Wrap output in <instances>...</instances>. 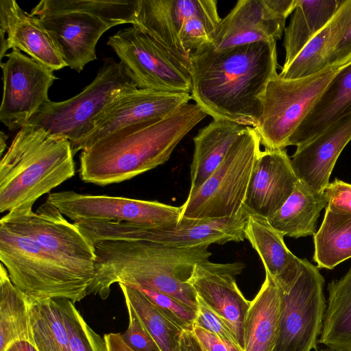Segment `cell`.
<instances>
[{"label":"cell","instance_id":"obj_44","mask_svg":"<svg viewBox=\"0 0 351 351\" xmlns=\"http://www.w3.org/2000/svg\"><path fill=\"white\" fill-rule=\"evenodd\" d=\"M5 351H38L35 347L28 341H20L12 343Z\"/></svg>","mask_w":351,"mask_h":351},{"label":"cell","instance_id":"obj_38","mask_svg":"<svg viewBox=\"0 0 351 351\" xmlns=\"http://www.w3.org/2000/svg\"><path fill=\"white\" fill-rule=\"evenodd\" d=\"M198 303L197 314L194 326L203 328L222 339L242 348L235 332L228 324L199 298H198Z\"/></svg>","mask_w":351,"mask_h":351},{"label":"cell","instance_id":"obj_46","mask_svg":"<svg viewBox=\"0 0 351 351\" xmlns=\"http://www.w3.org/2000/svg\"><path fill=\"white\" fill-rule=\"evenodd\" d=\"M320 351H339V350H333V349H331V348H329L326 347V348L323 349V350H322Z\"/></svg>","mask_w":351,"mask_h":351},{"label":"cell","instance_id":"obj_29","mask_svg":"<svg viewBox=\"0 0 351 351\" xmlns=\"http://www.w3.org/2000/svg\"><path fill=\"white\" fill-rule=\"evenodd\" d=\"M328 299L318 343L351 351V267L328 285Z\"/></svg>","mask_w":351,"mask_h":351},{"label":"cell","instance_id":"obj_40","mask_svg":"<svg viewBox=\"0 0 351 351\" xmlns=\"http://www.w3.org/2000/svg\"><path fill=\"white\" fill-rule=\"evenodd\" d=\"M324 191L328 202L326 207L351 213V184L335 179L328 183Z\"/></svg>","mask_w":351,"mask_h":351},{"label":"cell","instance_id":"obj_32","mask_svg":"<svg viewBox=\"0 0 351 351\" xmlns=\"http://www.w3.org/2000/svg\"><path fill=\"white\" fill-rule=\"evenodd\" d=\"M33 346L38 351H70L58 299L27 296Z\"/></svg>","mask_w":351,"mask_h":351},{"label":"cell","instance_id":"obj_35","mask_svg":"<svg viewBox=\"0 0 351 351\" xmlns=\"http://www.w3.org/2000/svg\"><path fill=\"white\" fill-rule=\"evenodd\" d=\"M68 332L70 351H107L102 338L86 322L74 303L58 299Z\"/></svg>","mask_w":351,"mask_h":351},{"label":"cell","instance_id":"obj_16","mask_svg":"<svg viewBox=\"0 0 351 351\" xmlns=\"http://www.w3.org/2000/svg\"><path fill=\"white\" fill-rule=\"evenodd\" d=\"M189 93L136 88L119 96L96 118L90 133L80 143L77 152L124 127L159 120L186 105Z\"/></svg>","mask_w":351,"mask_h":351},{"label":"cell","instance_id":"obj_1","mask_svg":"<svg viewBox=\"0 0 351 351\" xmlns=\"http://www.w3.org/2000/svg\"><path fill=\"white\" fill-rule=\"evenodd\" d=\"M193 100L213 119L255 128L262 112L259 97L276 77V41L222 50L206 44L190 56Z\"/></svg>","mask_w":351,"mask_h":351},{"label":"cell","instance_id":"obj_27","mask_svg":"<svg viewBox=\"0 0 351 351\" xmlns=\"http://www.w3.org/2000/svg\"><path fill=\"white\" fill-rule=\"evenodd\" d=\"M327 203L324 191H314L298 180L289 197L268 221L284 236L314 235L320 212Z\"/></svg>","mask_w":351,"mask_h":351},{"label":"cell","instance_id":"obj_22","mask_svg":"<svg viewBox=\"0 0 351 351\" xmlns=\"http://www.w3.org/2000/svg\"><path fill=\"white\" fill-rule=\"evenodd\" d=\"M350 141L351 114L298 145L291 164L298 180L314 191H324L337 158Z\"/></svg>","mask_w":351,"mask_h":351},{"label":"cell","instance_id":"obj_30","mask_svg":"<svg viewBox=\"0 0 351 351\" xmlns=\"http://www.w3.org/2000/svg\"><path fill=\"white\" fill-rule=\"evenodd\" d=\"M20 341L33 345L27 295L12 282L1 263L0 351H5L12 343Z\"/></svg>","mask_w":351,"mask_h":351},{"label":"cell","instance_id":"obj_43","mask_svg":"<svg viewBox=\"0 0 351 351\" xmlns=\"http://www.w3.org/2000/svg\"><path fill=\"white\" fill-rule=\"evenodd\" d=\"M104 339L107 351H135L124 341L120 333L105 334Z\"/></svg>","mask_w":351,"mask_h":351},{"label":"cell","instance_id":"obj_21","mask_svg":"<svg viewBox=\"0 0 351 351\" xmlns=\"http://www.w3.org/2000/svg\"><path fill=\"white\" fill-rule=\"evenodd\" d=\"M298 181L285 149L261 151L243 206L248 213L269 219L289 197Z\"/></svg>","mask_w":351,"mask_h":351},{"label":"cell","instance_id":"obj_20","mask_svg":"<svg viewBox=\"0 0 351 351\" xmlns=\"http://www.w3.org/2000/svg\"><path fill=\"white\" fill-rule=\"evenodd\" d=\"M247 215L243 208L230 217L182 220L167 228L130 230L122 234L121 240L149 241L176 247L240 242L245 239Z\"/></svg>","mask_w":351,"mask_h":351},{"label":"cell","instance_id":"obj_24","mask_svg":"<svg viewBox=\"0 0 351 351\" xmlns=\"http://www.w3.org/2000/svg\"><path fill=\"white\" fill-rule=\"evenodd\" d=\"M351 114V62L334 76L291 136L289 145L303 144Z\"/></svg>","mask_w":351,"mask_h":351},{"label":"cell","instance_id":"obj_18","mask_svg":"<svg viewBox=\"0 0 351 351\" xmlns=\"http://www.w3.org/2000/svg\"><path fill=\"white\" fill-rule=\"evenodd\" d=\"M245 268L243 262L197 263L189 280L198 298L223 318L235 332L243 350V326L250 307L235 277Z\"/></svg>","mask_w":351,"mask_h":351},{"label":"cell","instance_id":"obj_4","mask_svg":"<svg viewBox=\"0 0 351 351\" xmlns=\"http://www.w3.org/2000/svg\"><path fill=\"white\" fill-rule=\"evenodd\" d=\"M71 142L26 124L0 162V212L33 206L44 194L74 176Z\"/></svg>","mask_w":351,"mask_h":351},{"label":"cell","instance_id":"obj_31","mask_svg":"<svg viewBox=\"0 0 351 351\" xmlns=\"http://www.w3.org/2000/svg\"><path fill=\"white\" fill-rule=\"evenodd\" d=\"M313 240V260L318 268L331 269L351 258V213L326 207Z\"/></svg>","mask_w":351,"mask_h":351},{"label":"cell","instance_id":"obj_7","mask_svg":"<svg viewBox=\"0 0 351 351\" xmlns=\"http://www.w3.org/2000/svg\"><path fill=\"white\" fill-rule=\"evenodd\" d=\"M136 88L123 64L107 58L93 81L81 93L63 101H48L26 124L66 138L75 155L102 111L119 96Z\"/></svg>","mask_w":351,"mask_h":351},{"label":"cell","instance_id":"obj_41","mask_svg":"<svg viewBox=\"0 0 351 351\" xmlns=\"http://www.w3.org/2000/svg\"><path fill=\"white\" fill-rule=\"evenodd\" d=\"M193 332L206 351H243L242 348L199 326H194Z\"/></svg>","mask_w":351,"mask_h":351},{"label":"cell","instance_id":"obj_11","mask_svg":"<svg viewBox=\"0 0 351 351\" xmlns=\"http://www.w3.org/2000/svg\"><path fill=\"white\" fill-rule=\"evenodd\" d=\"M73 222L80 221L125 223L135 229L167 228L180 221L181 206L158 201L73 191L50 193L46 199Z\"/></svg>","mask_w":351,"mask_h":351},{"label":"cell","instance_id":"obj_25","mask_svg":"<svg viewBox=\"0 0 351 351\" xmlns=\"http://www.w3.org/2000/svg\"><path fill=\"white\" fill-rule=\"evenodd\" d=\"M281 293L265 271V280L250 301L243 326V351H275L281 313Z\"/></svg>","mask_w":351,"mask_h":351},{"label":"cell","instance_id":"obj_15","mask_svg":"<svg viewBox=\"0 0 351 351\" xmlns=\"http://www.w3.org/2000/svg\"><path fill=\"white\" fill-rule=\"evenodd\" d=\"M296 0H240L215 28L207 43L216 50L277 41Z\"/></svg>","mask_w":351,"mask_h":351},{"label":"cell","instance_id":"obj_3","mask_svg":"<svg viewBox=\"0 0 351 351\" xmlns=\"http://www.w3.org/2000/svg\"><path fill=\"white\" fill-rule=\"evenodd\" d=\"M208 114L187 104L166 117L124 127L80 155V179L98 186L130 180L166 162L180 141Z\"/></svg>","mask_w":351,"mask_h":351},{"label":"cell","instance_id":"obj_47","mask_svg":"<svg viewBox=\"0 0 351 351\" xmlns=\"http://www.w3.org/2000/svg\"><path fill=\"white\" fill-rule=\"evenodd\" d=\"M204 351H206V350H204Z\"/></svg>","mask_w":351,"mask_h":351},{"label":"cell","instance_id":"obj_10","mask_svg":"<svg viewBox=\"0 0 351 351\" xmlns=\"http://www.w3.org/2000/svg\"><path fill=\"white\" fill-rule=\"evenodd\" d=\"M32 206H23L8 212L1 218L0 225L34 240L67 268L91 284L95 273L94 245L73 222H69L58 208L47 200L36 212Z\"/></svg>","mask_w":351,"mask_h":351},{"label":"cell","instance_id":"obj_23","mask_svg":"<svg viewBox=\"0 0 351 351\" xmlns=\"http://www.w3.org/2000/svg\"><path fill=\"white\" fill-rule=\"evenodd\" d=\"M244 232L245 239L258 254L265 271L280 291H287L300 271L302 259L288 249L285 236L265 217L248 213Z\"/></svg>","mask_w":351,"mask_h":351},{"label":"cell","instance_id":"obj_5","mask_svg":"<svg viewBox=\"0 0 351 351\" xmlns=\"http://www.w3.org/2000/svg\"><path fill=\"white\" fill-rule=\"evenodd\" d=\"M138 0H42L32 10L48 30L66 66L81 72L96 60L110 28L134 23Z\"/></svg>","mask_w":351,"mask_h":351},{"label":"cell","instance_id":"obj_28","mask_svg":"<svg viewBox=\"0 0 351 351\" xmlns=\"http://www.w3.org/2000/svg\"><path fill=\"white\" fill-rule=\"evenodd\" d=\"M343 0H296L289 25L285 27L283 45L289 66L304 46L333 18Z\"/></svg>","mask_w":351,"mask_h":351},{"label":"cell","instance_id":"obj_26","mask_svg":"<svg viewBox=\"0 0 351 351\" xmlns=\"http://www.w3.org/2000/svg\"><path fill=\"white\" fill-rule=\"evenodd\" d=\"M245 127L228 121L213 119L199 130L193 138L189 193L200 186L217 169Z\"/></svg>","mask_w":351,"mask_h":351},{"label":"cell","instance_id":"obj_13","mask_svg":"<svg viewBox=\"0 0 351 351\" xmlns=\"http://www.w3.org/2000/svg\"><path fill=\"white\" fill-rule=\"evenodd\" d=\"M116 53L138 88L191 93L190 71L151 37L132 25L109 37Z\"/></svg>","mask_w":351,"mask_h":351},{"label":"cell","instance_id":"obj_6","mask_svg":"<svg viewBox=\"0 0 351 351\" xmlns=\"http://www.w3.org/2000/svg\"><path fill=\"white\" fill-rule=\"evenodd\" d=\"M0 261L12 282L30 298L64 299L75 303L88 295L91 285L38 243L2 225Z\"/></svg>","mask_w":351,"mask_h":351},{"label":"cell","instance_id":"obj_36","mask_svg":"<svg viewBox=\"0 0 351 351\" xmlns=\"http://www.w3.org/2000/svg\"><path fill=\"white\" fill-rule=\"evenodd\" d=\"M130 286L145 294L167 319L180 328L183 330L193 331L197 310L158 291L139 285Z\"/></svg>","mask_w":351,"mask_h":351},{"label":"cell","instance_id":"obj_37","mask_svg":"<svg viewBox=\"0 0 351 351\" xmlns=\"http://www.w3.org/2000/svg\"><path fill=\"white\" fill-rule=\"evenodd\" d=\"M335 19L332 62L335 65H344L351 62V0L343 1Z\"/></svg>","mask_w":351,"mask_h":351},{"label":"cell","instance_id":"obj_8","mask_svg":"<svg viewBox=\"0 0 351 351\" xmlns=\"http://www.w3.org/2000/svg\"><path fill=\"white\" fill-rule=\"evenodd\" d=\"M260 138L246 126L217 169L181 206L180 221L230 217L244 208L249 182L261 153Z\"/></svg>","mask_w":351,"mask_h":351},{"label":"cell","instance_id":"obj_45","mask_svg":"<svg viewBox=\"0 0 351 351\" xmlns=\"http://www.w3.org/2000/svg\"><path fill=\"white\" fill-rule=\"evenodd\" d=\"M7 138V135L3 132L1 131L0 135V155L1 157L3 156V152L6 147Z\"/></svg>","mask_w":351,"mask_h":351},{"label":"cell","instance_id":"obj_17","mask_svg":"<svg viewBox=\"0 0 351 351\" xmlns=\"http://www.w3.org/2000/svg\"><path fill=\"white\" fill-rule=\"evenodd\" d=\"M217 9L215 0H138L133 26L151 37L190 71V56L181 42L186 23Z\"/></svg>","mask_w":351,"mask_h":351},{"label":"cell","instance_id":"obj_12","mask_svg":"<svg viewBox=\"0 0 351 351\" xmlns=\"http://www.w3.org/2000/svg\"><path fill=\"white\" fill-rule=\"evenodd\" d=\"M300 271L287 291L281 293L279 332L275 351H317L326 302L324 278L319 268L302 259Z\"/></svg>","mask_w":351,"mask_h":351},{"label":"cell","instance_id":"obj_34","mask_svg":"<svg viewBox=\"0 0 351 351\" xmlns=\"http://www.w3.org/2000/svg\"><path fill=\"white\" fill-rule=\"evenodd\" d=\"M119 285L125 302L132 306L160 350L174 351L183 330L167 319L141 291L130 285Z\"/></svg>","mask_w":351,"mask_h":351},{"label":"cell","instance_id":"obj_2","mask_svg":"<svg viewBox=\"0 0 351 351\" xmlns=\"http://www.w3.org/2000/svg\"><path fill=\"white\" fill-rule=\"evenodd\" d=\"M208 245L176 247L141 240H106L94 245L95 273L88 295L108 298L115 284L139 285L198 310L189 283L195 265L209 260Z\"/></svg>","mask_w":351,"mask_h":351},{"label":"cell","instance_id":"obj_33","mask_svg":"<svg viewBox=\"0 0 351 351\" xmlns=\"http://www.w3.org/2000/svg\"><path fill=\"white\" fill-rule=\"evenodd\" d=\"M335 32V14L331 21L304 46L291 63L282 69L278 76L285 80L302 78L335 65L332 56Z\"/></svg>","mask_w":351,"mask_h":351},{"label":"cell","instance_id":"obj_42","mask_svg":"<svg viewBox=\"0 0 351 351\" xmlns=\"http://www.w3.org/2000/svg\"><path fill=\"white\" fill-rule=\"evenodd\" d=\"M174 351H204L193 331L183 330Z\"/></svg>","mask_w":351,"mask_h":351},{"label":"cell","instance_id":"obj_9","mask_svg":"<svg viewBox=\"0 0 351 351\" xmlns=\"http://www.w3.org/2000/svg\"><path fill=\"white\" fill-rule=\"evenodd\" d=\"M346 65V64H344ZM344 65H332L314 75L271 79L259 97L262 112L254 128L266 150L283 149L294 132Z\"/></svg>","mask_w":351,"mask_h":351},{"label":"cell","instance_id":"obj_19","mask_svg":"<svg viewBox=\"0 0 351 351\" xmlns=\"http://www.w3.org/2000/svg\"><path fill=\"white\" fill-rule=\"evenodd\" d=\"M1 60L9 49L24 51L55 71L66 64L53 38L40 19L20 8L16 1H0Z\"/></svg>","mask_w":351,"mask_h":351},{"label":"cell","instance_id":"obj_39","mask_svg":"<svg viewBox=\"0 0 351 351\" xmlns=\"http://www.w3.org/2000/svg\"><path fill=\"white\" fill-rule=\"evenodd\" d=\"M125 302L129 322L127 330L121 335L124 341L135 351H160L132 306L128 302Z\"/></svg>","mask_w":351,"mask_h":351},{"label":"cell","instance_id":"obj_14","mask_svg":"<svg viewBox=\"0 0 351 351\" xmlns=\"http://www.w3.org/2000/svg\"><path fill=\"white\" fill-rule=\"evenodd\" d=\"M1 62L3 99L0 121L10 130L21 129L49 101L48 92L57 79L53 71L41 65L18 49H12Z\"/></svg>","mask_w":351,"mask_h":351}]
</instances>
